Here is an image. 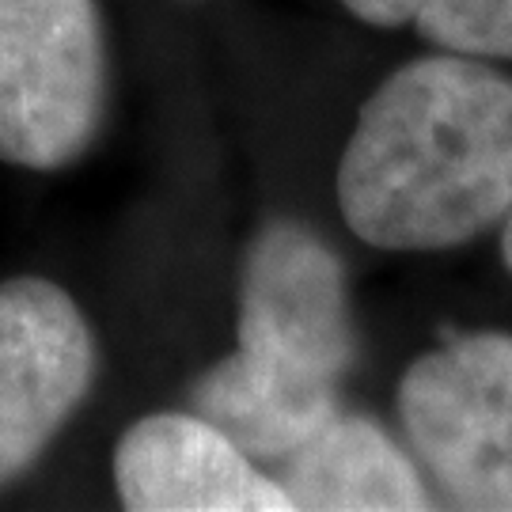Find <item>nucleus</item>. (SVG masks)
<instances>
[{
	"instance_id": "6",
	"label": "nucleus",
	"mask_w": 512,
	"mask_h": 512,
	"mask_svg": "<svg viewBox=\"0 0 512 512\" xmlns=\"http://www.w3.org/2000/svg\"><path fill=\"white\" fill-rule=\"evenodd\" d=\"M110 475L129 512H293L281 482L198 410L137 418L114 444Z\"/></svg>"
},
{
	"instance_id": "7",
	"label": "nucleus",
	"mask_w": 512,
	"mask_h": 512,
	"mask_svg": "<svg viewBox=\"0 0 512 512\" xmlns=\"http://www.w3.org/2000/svg\"><path fill=\"white\" fill-rule=\"evenodd\" d=\"M281 490L304 512H421L433 509L425 478L376 421L334 414L281 459Z\"/></svg>"
},
{
	"instance_id": "1",
	"label": "nucleus",
	"mask_w": 512,
	"mask_h": 512,
	"mask_svg": "<svg viewBox=\"0 0 512 512\" xmlns=\"http://www.w3.org/2000/svg\"><path fill=\"white\" fill-rule=\"evenodd\" d=\"M338 213L376 251H452L512 213V76L429 54L387 73L338 160Z\"/></svg>"
},
{
	"instance_id": "5",
	"label": "nucleus",
	"mask_w": 512,
	"mask_h": 512,
	"mask_svg": "<svg viewBox=\"0 0 512 512\" xmlns=\"http://www.w3.org/2000/svg\"><path fill=\"white\" fill-rule=\"evenodd\" d=\"M99 376V342L84 308L50 277L0 281V490L35 463Z\"/></svg>"
},
{
	"instance_id": "4",
	"label": "nucleus",
	"mask_w": 512,
	"mask_h": 512,
	"mask_svg": "<svg viewBox=\"0 0 512 512\" xmlns=\"http://www.w3.org/2000/svg\"><path fill=\"white\" fill-rule=\"evenodd\" d=\"M418 463L456 509L512 512V334H467L421 353L399 380Z\"/></svg>"
},
{
	"instance_id": "2",
	"label": "nucleus",
	"mask_w": 512,
	"mask_h": 512,
	"mask_svg": "<svg viewBox=\"0 0 512 512\" xmlns=\"http://www.w3.org/2000/svg\"><path fill=\"white\" fill-rule=\"evenodd\" d=\"M353 357L338 251L300 220H270L243 258L236 349L198 376L194 410L255 463H281L342 410Z\"/></svg>"
},
{
	"instance_id": "3",
	"label": "nucleus",
	"mask_w": 512,
	"mask_h": 512,
	"mask_svg": "<svg viewBox=\"0 0 512 512\" xmlns=\"http://www.w3.org/2000/svg\"><path fill=\"white\" fill-rule=\"evenodd\" d=\"M107 95L99 0H0V164H76L103 129Z\"/></svg>"
},
{
	"instance_id": "8",
	"label": "nucleus",
	"mask_w": 512,
	"mask_h": 512,
	"mask_svg": "<svg viewBox=\"0 0 512 512\" xmlns=\"http://www.w3.org/2000/svg\"><path fill=\"white\" fill-rule=\"evenodd\" d=\"M368 27H414L444 54L512 61V0H338Z\"/></svg>"
},
{
	"instance_id": "9",
	"label": "nucleus",
	"mask_w": 512,
	"mask_h": 512,
	"mask_svg": "<svg viewBox=\"0 0 512 512\" xmlns=\"http://www.w3.org/2000/svg\"><path fill=\"white\" fill-rule=\"evenodd\" d=\"M501 262H505V270L512 274V213L501 224Z\"/></svg>"
}]
</instances>
